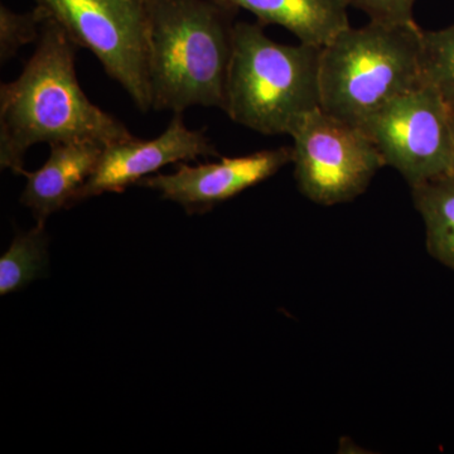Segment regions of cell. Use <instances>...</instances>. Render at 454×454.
Returning <instances> with one entry per match:
<instances>
[{
  "label": "cell",
  "mask_w": 454,
  "mask_h": 454,
  "mask_svg": "<svg viewBox=\"0 0 454 454\" xmlns=\"http://www.w3.org/2000/svg\"><path fill=\"white\" fill-rule=\"evenodd\" d=\"M79 47L53 18L18 79L0 86V167L25 172L27 152L46 143L100 146L136 138L124 122L89 100L76 74Z\"/></svg>",
  "instance_id": "6da1fadb"
},
{
  "label": "cell",
  "mask_w": 454,
  "mask_h": 454,
  "mask_svg": "<svg viewBox=\"0 0 454 454\" xmlns=\"http://www.w3.org/2000/svg\"><path fill=\"white\" fill-rule=\"evenodd\" d=\"M153 109L225 104L239 9L223 0H148Z\"/></svg>",
  "instance_id": "7a4b0ae2"
},
{
  "label": "cell",
  "mask_w": 454,
  "mask_h": 454,
  "mask_svg": "<svg viewBox=\"0 0 454 454\" xmlns=\"http://www.w3.org/2000/svg\"><path fill=\"white\" fill-rule=\"evenodd\" d=\"M260 22H236L223 112L264 136H291L298 122L321 109L322 47L270 40Z\"/></svg>",
  "instance_id": "3957f363"
},
{
  "label": "cell",
  "mask_w": 454,
  "mask_h": 454,
  "mask_svg": "<svg viewBox=\"0 0 454 454\" xmlns=\"http://www.w3.org/2000/svg\"><path fill=\"white\" fill-rule=\"evenodd\" d=\"M423 29L372 22L340 32L321 51V109L363 128L397 97L423 85Z\"/></svg>",
  "instance_id": "277c9868"
},
{
  "label": "cell",
  "mask_w": 454,
  "mask_h": 454,
  "mask_svg": "<svg viewBox=\"0 0 454 454\" xmlns=\"http://www.w3.org/2000/svg\"><path fill=\"white\" fill-rule=\"evenodd\" d=\"M79 49L89 50L140 112L153 107L148 0H35Z\"/></svg>",
  "instance_id": "5b68a950"
},
{
  "label": "cell",
  "mask_w": 454,
  "mask_h": 454,
  "mask_svg": "<svg viewBox=\"0 0 454 454\" xmlns=\"http://www.w3.org/2000/svg\"><path fill=\"white\" fill-rule=\"evenodd\" d=\"M289 137L298 190L319 206L354 201L387 166L365 131L322 109L304 116Z\"/></svg>",
  "instance_id": "8992f818"
},
{
  "label": "cell",
  "mask_w": 454,
  "mask_h": 454,
  "mask_svg": "<svg viewBox=\"0 0 454 454\" xmlns=\"http://www.w3.org/2000/svg\"><path fill=\"white\" fill-rule=\"evenodd\" d=\"M361 129L411 188L454 173L452 112L428 83L391 100Z\"/></svg>",
  "instance_id": "52a82bcc"
},
{
  "label": "cell",
  "mask_w": 454,
  "mask_h": 454,
  "mask_svg": "<svg viewBox=\"0 0 454 454\" xmlns=\"http://www.w3.org/2000/svg\"><path fill=\"white\" fill-rule=\"evenodd\" d=\"M292 146H280L196 167L182 162L175 172L149 176L138 184L158 191L164 200L178 203L188 214H202L273 177L292 163Z\"/></svg>",
  "instance_id": "ba28073f"
},
{
  "label": "cell",
  "mask_w": 454,
  "mask_h": 454,
  "mask_svg": "<svg viewBox=\"0 0 454 454\" xmlns=\"http://www.w3.org/2000/svg\"><path fill=\"white\" fill-rule=\"evenodd\" d=\"M219 155L205 129H188L184 114H175L158 138L142 140L136 137L106 146L97 169L80 192L79 202L104 193L124 192L131 184H138L168 164Z\"/></svg>",
  "instance_id": "9c48e42d"
},
{
  "label": "cell",
  "mask_w": 454,
  "mask_h": 454,
  "mask_svg": "<svg viewBox=\"0 0 454 454\" xmlns=\"http://www.w3.org/2000/svg\"><path fill=\"white\" fill-rule=\"evenodd\" d=\"M47 162L35 172H25L20 202L31 208L37 223L79 202L80 192L97 169L104 146L92 143H57Z\"/></svg>",
  "instance_id": "30bf717a"
},
{
  "label": "cell",
  "mask_w": 454,
  "mask_h": 454,
  "mask_svg": "<svg viewBox=\"0 0 454 454\" xmlns=\"http://www.w3.org/2000/svg\"><path fill=\"white\" fill-rule=\"evenodd\" d=\"M262 25L284 27L301 43L324 47L349 27L346 0H223Z\"/></svg>",
  "instance_id": "8fae6325"
},
{
  "label": "cell",
  "mask_w": 454,
  "mask_h": 454,
  "mask_svg": "<svg viewBox=\"0 0 454 454\" xmlns=\"http://www.w3.org/2000/svg\"><path fill=\"white\" fill-rule=\"evenodd\" d=\"M411 190L426 226L427 252L454 273V173Z\"/></svg>",
  "instance_id": "7c38bea8"
},
{
  "label": "cell",
  "mask_w": 454,
  "mask_h": 454,
  "mask_svg": "<svg viewBox=\"0 0 454 454\" xmlns=\"http://www.w3.org/2000/svg\"><path fill=\"white\" fill-rule=\"evenodd\" d=\"M49 262V236L44 223L18 234L0 259V294L26 288L43 273Z\"/></svg>",
  "instance_id": "4fadbf2b"
},
{
  "label": "cell",
  "mask_w": 454,
  "mask_h": 454,
  "mask_svg": "<svg viewBox=\"0 0 454 454\" xmlns=\"http://www.w3.org/2000/svg\"><path fill=\"white\" fill-rule=\"evenodd\" d=\"M423 80L437 90L454 114V25L438 31H424Z\"/></svg>",
  "instance_id": "5bb4252c"
},
{
  "label": "cell",
  "mask_w": 454,
  "mask_h": 454,
  "mask_svg": "<svg viewBox=\"0 0 454 454\" xmlns=\"http://www.w3.org/2000/svg\"><path fill=\"white\" fill-rule=\"evenodd\" d=\"M49 18L44 9L35 8L26 13H16L2 5L0 7V62L7 64L18 55L20 50L32 42H37L42 25Z\"/></svg>",
  "instance_id": "9a60e30c"
},
{
  "label": "cell",
  "mask_w": 454,
  "mask_h": 454,
  "mask_svg": "<svg viewBox=\"0 0 454 454\" xmlns=\"http://www.w3.org/2000/svg\"><path fill=\"white\" fill-rule=\"evenodd\" d=\"M348 7L360 9L372 22L387 25L415 23L414 4L417 0H346Z\"/></svg>",
  "instance_id": "2e32d148"
},
{
  "label": "cell",
  "mask_w": 454,
  "mask_h": 454,
  "mask_svg": "<svg viewBox=\"0 0 454 454\" xmlns=\"http://www.w3.org/2000/svg\"><path fill=\"white\" fill-rule=\"evenodd\" d=\"M452 129H453V145H454V114H452ZM453 170H454V160H453Z\"/></svg>",
  "instance_id": "e0dca14e"
}]
</instances>
